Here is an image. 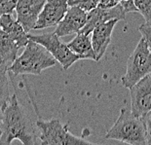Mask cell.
<instances>
[{"label": "cell", "mask_w": 151, "mask_h": 145, "mask_svg": "<svg viewBox=\"0 0 151 145\" xmlns=\"http://www.w3.org/2000/svg\"><path fill=\"white\" fill-rule=\"evenodd\" d=\"M20 140L24 145L37 144V135L32 123L14 93L6 107L0 112V145H9Z\"/></svg>", "instance_id": "1"}, {"label": "cell", "mask_w": 151, "mask_h": 145, "mask_svg": "<svg viewBox=\"0 0 151 145\" xmlns=\"http://www.w3.org/2000/svg\"><path fill=\"white\" fill-rule=\"evenodd\" d=\"M25 49L16 57L10 66L9 73L14 75H40L45 69L56 65L57 60L42 45L28 40Z\"/></svg>", "instance_id": "2"}, {"label": "cell", "mask_w": 151, "mask_h": 145, "mask_svg": "<svg viewBox=\"0 0 151 145\" xmlns=\"http://www.w3.org/2000/svg\"><path fill=\"white\" fill-rule=\"evenodd\" d=\"M104 138L131 145H147L146 130L142 117H137L130 108L123 107L115 124L105 134Z\"/></svg>", "instance_id": "3"}, {"label": "cell", "mask_w": 151, "mask_h": 145, "mask_svg": "<svg viewBox=\"0 0 151 145\" xmlns=\"http://www.w3.org/2000/svg\"><path fill=\"white\" fill-rule=\"evenodd\" d=\"M149 73H151V51L143 37H141L128 59L126 73L121 79L122 84L130 89Z\"/></svg>", "instance_id": "4"}, {"label": "cell", "mask_w": 151, "mask_h": 145, "mask_svg": "<svg viewBox=\"0 0 151 145\" xmlns=\"http://www.w3.org/2000/svg\"><path fill=\"white\" fill-rule=\"evenodd\" d=\"M36 128L39 131V138L42 144L60 145H80L91 144L88 140L73 135L68 131L66 125H63L59 119H51L49 121L38 120Z\"/></svg>", "instance_id": "5"}, {"label": "cell", "mask_w": 151, "mask_h": 145, "mask_svg": "<svg viewBox=\"0 0 151 145\" xmlns=\"http://www.w3.org/2000/svg\"><path fill=\"white\" fill-rule=\"evenodd\" d=\"M28 38L38 44L42 45L65 70H67L73 63L82 60L81 57L73 53L69 49L67 44L63 43L59 39L60 37L55 32H47V33L40 35L28 34Z\"/></svg>", "instance_id": "6"}, {"label": "cell", "mask_w": 151, "mask_h": 145, "mask_svg": "<svg viewBox=\"0 0 151 145\" xmlns=\"http://www.w3.org/2000/svg\"><path fill=\"white\" fill-rule=\"evenodd\" d=\"M131 110L137 117H143L151 110V73L131 87Z\"/></svg>", "instance_id": "7"}, {"label": "cell", "mask_w": 151, "mask_h": 145, "mask_svg": "<svg viewBox=\"0 0 151 145\" xmlns=\"http://www.w3.org/2000/svg\"><path fill=\"white\" fill-rule=\"evenodd\" d=\"M126 11L122 7L120 2L116 6L111 8H101L96 7L93 10L87 13V21L79 32H83L86 34H91L92 31L99 24H102L104 22H109L111 20L124 21L126 19Z\"/></svg>", "instance_id": "8"}, {"label": "cell", "mask_w": 151, "mask_h": 145, "mask_svg": "<svg viewBox=\"0 0 151 145\" xmlns=\"http://www.w3.org/2000/svg\"><path fill=\"white\" fill-rule=\"evenodd\" d=\"M68 0H47L33 29H44L57 25L68 9Z\"/></svg>", "instance_id": "9"}, {"label": "cell", "mask_w": 151, "mask_h": 145, "mask_svg": "<svg viewBox=\"0 0 151 145\" xmlns=\"http://www.w3.org/2000/svg\"><path fill=\"white\" fill-rule=\"evenodd\" d=\"M87 21V12L77 6H69L65 17L57 24L55 29L59 37L76 34L84 27Z\"/></svg>", "instance_id": "10"}, {"label": "cell", "mask_w": 151, "mask_h": 145, "mask_svg": "<svg viewBox=\"0 0 151 145\" xmlns=\"http://www.w3.org/2000/svg\"><path fill=\"white\" fill-rule=\"evenodd\" d=\"M47 0H19L16 6L17 21L24 30L29 32L33 29L37 19Z\"/></svg>", "instance_id": "11"}, {"label": "cell", "mask_w": 151, "mask_h": 145, "mask_svg": "<svg viewBox=\"0 0 151 145\" xmlns=\"http://www.w3.org/2000/svg\"><path fill=\"white\" fill-rule=\"evenodd\" d=\"M118 22V20H111L102 24H99L92 31L91 39L97 62L101 60L106 52L107 47L111 42L112 32Z\"/></svg>", "instance_id": "12"}, {"label": "cell", "mask_w": 151, "mask_h": 145, "mask_svg": "<svg viewBox=\"0 0 151 145\" xmlns=\"http://www.w3.org/2000/svg\"><path fill=\"white\" fill-rule=\"evenodd\" d=\"M0 29L5 31L14 40L20 49L28 43V32L24 30L18 21H15L12 14H3L0 16Z\"/></svg>", "instance_id": "13"}, {"label": "cell", "mask_w": 151, "mask_h": 145, "mask_svg": "<svg viewBox=\"0 0 151 145\" xmlns=\"http://www.w3.org/2000/svg\"><path fill=\"white\" fill-rule=\"evenodd\" d=\"M67 46L73 53L81 57L82 60H93L97 62L90 34L78 32L76 33V36L67 43Z\"/></svg>", "instance_id": "14"}, {"label": "cell", "mask_w": 151, "mask_h": 145, "mask_svg": "<svg viewBox=\"0 0 151 145\" xmlns=\"http://www.w3.org/2000/svg\"><path fill=\"white\" fill-rule=\"evenodd\" d=\"M19 49L17 43L5 31L0 29V60L10 66L18 57Z\"/></svg>", "instance_id": "15"}, {"label": "cell", "mask_w": 151, "mask_h": 145, "mask_svg": "<svg viewBox=\"0 0 151 145\" xmlns=\"http://www.w3.org/2000/svg\"><path fill=\"white\" fill-rule=\"evenodd\" d=\"M9 65L0 60V112L6 107L10 100V89H9L8 78Z\"/></svg>", "instance_id": "16"}, {"label": "cell", "mask_w": 151, "mask_h": 145, "mask_svg": "<svg viewBox=\"0 0 151 145\" xmlns=\"http://www.w3.org/2000/svg\"><path fill=\"white\" fill-rule=\"evenodd\" d=\"M134 3L137 13H140L144 18L145 24H151V0H134Z\"/></svg>", "instance_id": "17"}, {"label": "cell", "mask_w": 151, "mask_h": 145, "mask_svg": "<svg viewBox=\"0 0 151 145\" xmlns=\"http://www.w3.org/2000/svg\"><path fill=\"white\" fill-rule=\"evenodd\" d=\"M99 1L101 0H68V5L77 6L88 13L94 8L98 7Z\"/></svg>", "instance_id": "18"}, {"label": "cell", "mask_w": 151, "mask_h": 145, "mask_svg": "<svg viewBox=\"0 0 151 145\" xmlns=\"http://www.w3.org/2000/svg\"><path fill=\"white\" fill-rule=\"evenodd\" d=\"M19 0H0V16L3 14H12L16 10Z\"/></svg>", "instance_id": "19"}, {"label": "cell", "mask_w": 151, "mask_h": 145, "mask_svg": "<svg viewBox=\"0 0 151 145\" xmlns=\"http://www.w3.org/2000/svg\"><path fill=\"white\" fill-rule=\"evenodd\" d=\"M139 30L141 33V37L145 40L147 46H148L149 50L151 51V24H143L139 27Z\"/></svg>", "instance_id": "20"}, {"label": "cell", "mask_w": 151, "mask_h": 145, "mask_svg": "<svg viewBox=\"0 0 151 145\" xmlns=\"http://www.w3.org/2000/svg\"><path fill=\"white\" fill-rule=\"evenodd\" d=\"M146 130V142L147 145H151V110L147 112L142 117Z\"/></svg>", "instance_id": "21"}, {"label": "cell", "mask_w": 151, "mask_h": 145, "mask_svg": "<svg viewBox=\"0 0 151 145\" xmlns=\"http://www.w3.org/2000/svg\"><path fill=\"white\" fill-rule=\"evenodd\" d=\"M120 4L126 13H132V12H137V9L134 3V0H122L120 1Z\"/></svg>", "instance_id": "22"}, {"label": "cell", "mask_w": 151, "mask_h": 145, "mask_svg": "<svg viewBox=\"0 0 151 145\" xmlns=\"http://www.w3.org/2000/svg\"><path fill=\"white\" fill-rule=\"evenodd\" d=\"M120 1H122V0H120Z\"/></svg>", "instance_id": "23"}]
</instances>
